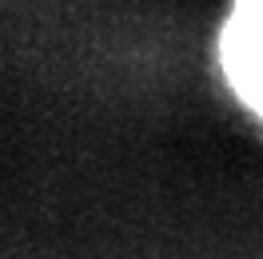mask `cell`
<instances>
[{"label":"cell","mask_w":263,"mask_h":259,"mask_svg":"<svg viewBox=\"0 0 263 259\" xmlns=\"http://www.w3.org/2000/svg\"><path fill=\"white\" fill-rule=\"evenodd\" d=\"M223 76L251 112L263 120V0H235L219 36Z\"/></svg>","instance_id":"cell-1"}]
</instances>
